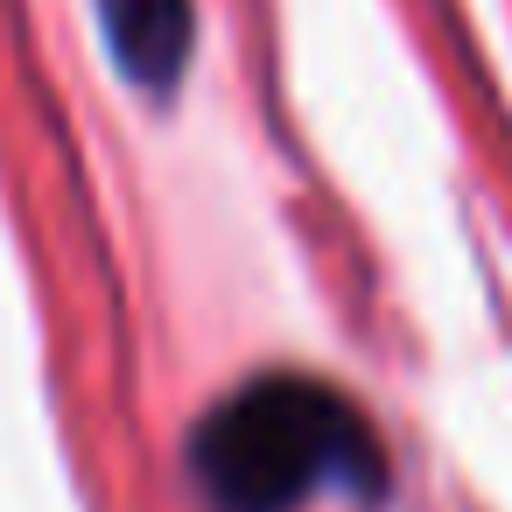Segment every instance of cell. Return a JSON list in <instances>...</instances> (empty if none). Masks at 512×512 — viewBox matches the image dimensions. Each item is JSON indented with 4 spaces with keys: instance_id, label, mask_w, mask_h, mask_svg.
<instances>
[{
    "instance_id": "obj_1",
    "label": "cell",
    "mask_w": 512,
    "mask_h": 512,
    "mask_svg": "<svg viewBox=\"0 0 512 512\" xmlns=\"http://www.w3.org/2000/svg\"><path fill=\"white\" fill-rule=\"evenodd\" d=\"M190 477L211 512H295L330 484H372L379 442L323 379L267 372L204 414L190 435Z\"/></svg>"
},
{
    "instance_id": "obj_2",
    "label": "cell",
    "mask_w": 512,
    "mask_h": 512,
    "mask_svg": "<svg viewBox=\"0 0 512 512\" xmlns=\"http://www.w3.org/2000/svg\"><path fill=\"white\" fill-rule=\"evenodd\" d=\"M99 29L127 85L176 92L190 43H197V8L190 0H99Z\"/></svg>"
}]
</instances>
